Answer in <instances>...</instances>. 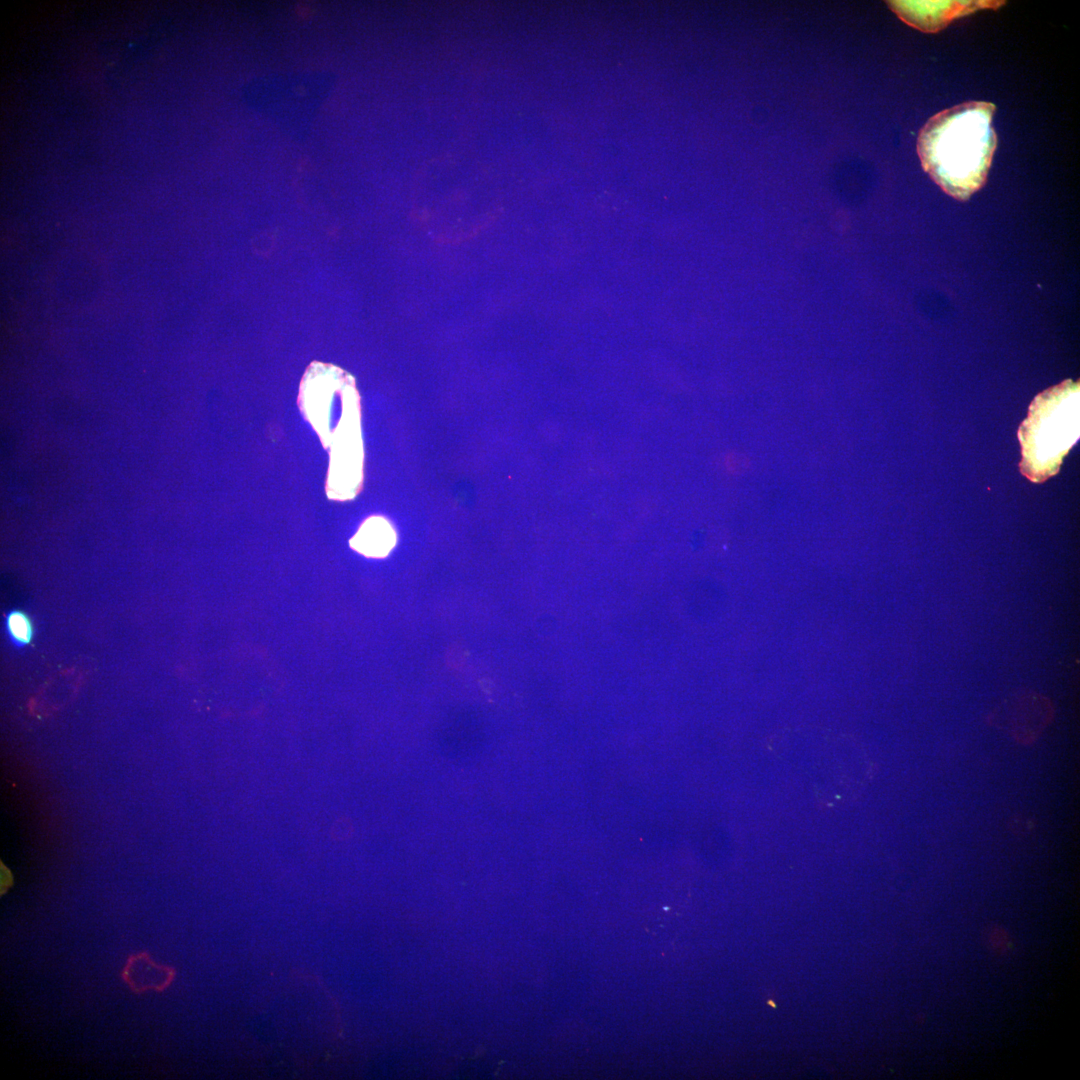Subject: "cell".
<instances>
[{
    "mask_svg": "<svg viewBox=\"0 0 1080 1080\" xmlns=\"http://www.w3.org/2000/svg\"><path fill=\"white\" fill-rule=\"evenodd\" d=\"M995 108L990 102H964L931 117L919 133L923 169L958 200H967L986 181L997 146Z\"/></svg>",
    "mask_w": 1080,
    "mask_h": 1080,
    "instance_id": "1",
    "label": "cell"
},
{
    "mask_svg": "<svg viewBox=\"0 0 1080 1080\" xmlns=\"http://www.w3.org/2000/svg\"><path fill=\"white\" fill-rule=\"evenodd\" d=\"M1079 382L1065 380L1039 393L1018 430L1021 473L1040 483L1055 475L1080 434Z\"/></svg>",
    "mask_w": 1080,
    "mask_h": 1080,
    "instance_id": "2",
    "label": "cell"
},
{
    "mask_svg": "<svg viewBox=\"0 0 1080 1080\" xmlns=\"http://www.w3.org/2000/svg\"><path fill=\"white\" fill-rule=\"evenodd\" d=\"M1055 709L1045 695L1022 690L1004 698L988 715L991 725L1022 745L1033 744L1052 723Z\"/></svg>",
    "mask_w": 1080,
    "mask_h": 1080,
    "instance_id": "3",
    "label": "cell"
},
{
    "mask_svg": "<svg viewBox=\"0 0 1080 1080\" xmlns=\"http://www.w3.org/2000/svg\"><path fill=\"white\" fill-rule=\"evenodd\" d=\"M890 8L908 25L926 33L944 29L953 20L983 9H997L1005 1H889Z\"/></svg>",
    "mask_w": 1080,
    "mask_h": 1080,
    "instance_id": "4",
    "label": "cell"
},
{
    "mask_svg": "<svg viewBox=\"0 0 1080 1080\" xmlns=\"http://www.w3.org/2000/svg\"><path fill=\"white\" fill-rule=\"evenodd\" d=\"M395 533L383 518L368 519L351 540V546L372 557L385 556L395 544Z\"/></svg>",
    "mask_w": 1080,
    "mask_h": 1080,
    "instance_id": "5",
    "label": "cell"
},
{
    "mask_svg": "<svg viewBox=\"0 0 1080 1080\" xmlns=\"http://www.w3.org/2000/svg\"><path fill=\"white\" fill-rule=\"evenodd\" d=\"M172 971L145 956L133 957L125 970V978L133 989H163L171 981Z\"/></svg>",
    "mask_w": 1080,
    "mask_h": 1080,
    "instance_id": "6",
    "label": "cell"
},
{
    "mask_svg": "<svg viewBox=\"0 0 1080 1080\" xmlns=\"http://www.w3.org/2000/svg\"><path fill=\"white\" fill-rule=\"evenodd\" d=\"M4 630L13 646L18 648L27 646L33 637V626L29 616L18 609L6 613Z\"/></svg>",
    "mask_w": 1080,
    "mask_h": 1080,
    "instance_id": "7",
    "label": "cell"
}]
</instances>
